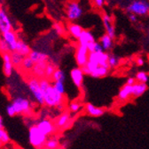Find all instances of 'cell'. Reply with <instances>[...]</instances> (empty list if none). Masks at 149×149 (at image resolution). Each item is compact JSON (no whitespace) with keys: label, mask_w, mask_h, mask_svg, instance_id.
Wrapping results in <instances>:
<instances>
[{"label":"cell","mask_w":149,"mask_h":149,"mask_svg":"<svg viewBox=\"0 0 149 149\" xmlns=\"http://www.w3.org/2000/svg\"><path fill=\"white\" fill-rule=\"evenodd\" d=\"M41 88L44 92L45 105L48 107H57L60 110L63 108V95L56 90L52 84L46 78L39 80Z\"/></svg>","instance_id":"6da1fadb"},{"label":"cell","mask_w":149,"mask_h":149,"mask_svg":"<svg viewBox=\"0 0 149 149\" xmlns=\"http://www.w3.org/2000/svg\"><path fill=\"white\" fill-rule=\"evenodd\" d=\"M31 111L32 108L30 102L24 97H16L6 106V114L10 117L17 114H29L31 113Z\"/></svg>","instance_id":"7a4b0ae2"},{"label":"cell","mask_w":149,"mask_h":149,"mask_svg":"<svg viewBox=\"0 0 149 149\" xmlns=\"http://www.w3.org/2000/svg\"><path fill=\"white\" fill-rule=\"evenodd\" d=\"M47 140V136L36 125L31 126L29 129V141L35 148L44 147Z\"/></svg>","instance_id":"3957f363"},{"label":"cell","mask_w":149,"mask_h":149,"mask_svg":"<svg viewBox=\"0 0 149 149\" xmlns=\"http://www.w3.org/2000/svg\"><path fill=\"white\" fill-rule=\"evenodd\" d=\"M28 88L30 90V92L32 93V95H33L34 98L36 99V103L40 105H45L44 92L41 88L40 81H39L38 78H36V77L30 78L28 81Z\"/></svg>","instance_id":"277c9868"},{"label":"cell","mask_w":149,"mask_h":149,"mask_svg":"<svg viewBox=\"0 0 149 149\" xmlns=\"http://www.w3.org/2000/svg\"><path fill=\"white\" fill-rule=\"evenodd\" d=\"M66 13L68 20H70L71 22H76L83 16L84 9L77 1L72 0V1L68 2V4L67 5Z\"/></svg>","instance_id":"5b68a950"},{"label":"cell","mask_w":149,"mask_h":149,"mask_svg":"<svg viewBox=\"0 0 149 149\" xmlns=\"http://www.w3.org/2000/svg\"><path fill=\"white\" fill-rule=\"evenodd\" d=\"M127 12L138 16H144L149 13V3L146 0H135L127 6Z\"/></svg>","instance_id":"8992f818"},{"label":"cell","mask_w":149,"mask_h":149,"mask_svg":"<svg viewBox=\"0 0 149 149\" xmlns=\"http://www.w3.org/2000/svg\"><path fill=\"white\" fill-rule=\"evenodd\" d=\"M108 59V54L104 52H91L89 53V58L88 61L96 64L100 66H107L109 67L107 64Z\"/></svg>","instance_id":"52a82bcc"},{"label":"cell","mask_w":149,"mask_h":149,"mask_svg":"<svg viewBox=\"0 0 149 149\" xmlns=\"http://www.w3.org/2000/svg\"><path fill=\"white\" fill-rule=\"evenodd\" d=\"M89 53L90 52L86 46L79 44V46L77 48L76 54H74L77 64L79 67H83L86 64V63L88 62V58H89Z\"/></svg>","instance_id":"ba28073f"},{"label":"cell","mask_w":149,"mask_h":149,"mask_svg":"<svg viewBox=\"0 0 149 149\" xmlns=\"http://www.w3.org/2000/svg\"><path fill=\"white\" fill-rule=\"evenodd\" d=\"M13 30V24L7 12L0 7V33Z\"/></svg>","instance_id":"9c48e42d"},{"label":"cell","mask_w":149,"mask_h":149,"mask_svg":"<svg viewBox=\"0 0 149 149\" xmlns=\"http://www.w3.org/2000/svg\"><path fill=\"white\" fill-rule=\"evenodd\" d=\"M70 78L74 85L77 88H82L84 84V72L82 69V67H77L74 68L70 71Z\"/></svg>","instance_id":"30bf717a"},{"label":"cell","mask_w":149,"mask_h":149,"mask_svg":"<svg viewBox=\"0 0 149 149\" xmlns=\"http://www.w3.org/2000/svg\"><path fill=\"white\" fill-rule=\"evenodd\" d=\"M36 126L38 127L47 137L52 135L55 131V125L48 119H43L39 121L36 123Z\"/></svg>","instance_id":"8fae6325"},{"label":"cell","mask_w":149,"mask_h":149,"mask_svg":"<svg viewBox=\"0 0 149 149\" xmlns=\"http://www.w3.org/2000/svg\"><path fill=\"white\" fill-rule=\"evenodd\" d=\"M2 38L7 42V44L9 45L10 47V51L11 52H14L16 49V46H17V36L15 34V32L11 30L8 31H6L4 33H2Z\"/></svg>","instance_id":"7c38bea8"},{"label":"cell","mask_w":149,"mask_h":149,"mask_svg":"<svg viewBox=\"0 0 149 149\" xmlns=\"http://www.w3.org/2000/svg\"><path fill=\"white\" fill-rule=\"evenodd\" d=\"M102 23H103L106 33L108 34L110 37H112V38L114 39L116 37V29H115V26L113 24V21H112L109 14H107V13L103 14Z\"/></svg>","instance_id":"4fadbf2b"},{"label":"cell","mask_w":149,"mask_h":149,"mask_svg":"<svg viewBox=\"0 0 149 149\" xmlns=\"http://www.w3.org/2000/svg\"><path fill=\"white\" fill-rule=\"evenodd\" d=\"M3 61H4V66H3V70H4V73L6 77H10L13 71V64L12 62V58H11V54L9 53H4L3 54Z\"/></svg>","instance_id":"5bb4252c"},{"label":"cell","mask_w":149,"mask_h":149,"mask_svg":"<svg viewBox=\"0 0 149 149\" xmlns=\"http://www.w3.org/2000/svg\"><path fill=\"white\" fill-rule=\"evenodd\" d=\"M84 110H85L86 113L91 117H100L105 114V111L103 108L95 106L94 105H92L91 103H88L85 105Z\"/></svg>","instance_id":"9a60e30c"},{"label":"cell","mask_w":149,"mask_h":149,"mask_svg":"<svg viewBox=\"0 0 149 149\" xmlns=\"http://www.w3.org/2000/svg\"><path fill=\"white\" fill-rule=\"evenodd\" d=\"M47 63L46 62H38V63H36L32 71L33 74L36 77V78H44L45 77V68H46Z\"/></svg>","instance_id":"2e32d148"},{"label":"cell","mask_w":149,"mask_h":149,"mask_svg":"<svg viewBox=\"0 0 149 149\" xmlns=\"http://www.w3.org/2000/svg\"><path fill=\"white\" fill-rule=\"evenodd\" d=\"M147 90V85L144 82H135L134 85H132V97H139L142 95H144L146 91Z\"/></svg>","instance_id":"e0dca14e"},{"label":"cell","mask_w":149,"mask_h":149,"mask_svg":"<svg viewBox=\"0 0 149 149\" xmlns=\"http://www.w3.org/2000/svg\"><path fill=\"white\" fill-rule=\"evenodd\" d=\"M132 96V85H129L127 83L124 86H123L118 92V98L121 101H125Z\"/></svg>","instance_id":"ac0fdd59"},{"label":"cell","mask_w":149,"mask_h":149,"mask_svg":"<svg viewBox=\"0 0 149 149\" xmlns=\"http://www.w3.org/2000/svg\"><path fill=\"white\" fill-rule=\"evenodd\" d=\"M94 40H95V38H94V36H93V34L91 31L84 30L82 32L81 36L78 38V43L80 45H84L86 47L90 42H92Z\"/></svg>","instance_id":"d6986e66"},{"label":"cell","mask_w":149,"mask_h":149,"mask_svg":"<svg viewBox=\"0 0 149 149\" xmlns=\"http://www.w3.org/2000/svg\"><path fill=\"white\" fill-rule=\"evenodd\" d=\"M100 43L101 44V46H102V47H103L105 52L109 51V50L112 49V47H113V45H114L113 38L110 37L108 34L106 33V34L101 36V38L100 40Z\"/></svg>","instance_id":"ffe728a7"},{"label":"cell","mask_w":149,"mask_h":149,"mask_svg":"<svg viewBox=\"0 0 149 149\" xmlns=\"http://www.w3.org/2000/svg\"><path fill=\"white\" fill-rule=\"evenodd\" d=\"M29 57L36 63L38 62H47L48 60V55L45 53L37 51V50H33L29 53Z\"/></svg>","instance_id":"44dd1931"},{"label":"cell","mask_w":149,"mask_h":149,"mask_svg":"<svg viewBox=\"0 0 149 149\" xmlns=\"http://www.w3.org/2000/svg\"><path fill=\"white\" fill-rule=\"evenodd\" d=\"M109 70H110V68L107 67V66H98L94 71L91 73L90 76H91L93 78H96V79L103 78V77L107 75L108 72H109Z\"/></svg>","instance_id":"7402d4cb"},{"label":"cell","mask_w":149,"mask_h":149,"mask_svg":"<svg viewBox=\"0 0 149 149\" xmlns=\"http://www.w3.org/2000/svg\"><path fill=\"white\" fill-rule=\"evenodd\" d=\"M83 31H84V29L79 24L70 23L68 25V32L70 33V35L73 37V38H74V39L78 40V38L81 36Z\"/></svg>","instance_id":"603a6c76"},{"label":"cell","mask_w":149,"mask_h":149,"mask_svg":"<svg viewBox=\"0 0 149 149\" xmlns=\"http://www.w3.org/2000/svg\"><path fill=\"white\" fill-rule=\"evenodd\" d=\"M15 51L19 52L22 55H24V56H26V55L29 54V53L31 52V49H30L29 46L23 40H18Z\"/></svg>","instance_id":"cb8c5ba5"},{"label":"cell","mask_w":149,"mask_h":149,"mask_svg":"<svg viewBox=\"0 0 149 149\" xmlns=\"http://www.w3.org/2000/svg\"><path fill=\"white\" fill-rule=\"evenodd\" d=\"M70 121V115L68 113H64L62 114L61 115L59 116V118L56 121V123H55V126L58 127V128H64L66 125L68 124Z\"/></svg>","instance_id":"d4e9b609"},{"label":"cell","mask_w":149,"mask_h":149,"mask_svg":"<svg viewBox=\"0 0 149 149\" xmlns=\"http://www.w3.org/2000/svg\"><path fill=\"white\" fill-rule=\"evenodd\" d=\"M11 58H12V62L15 67H20V66H22L24 55H22L19 52L14 51V52H11Z\"/></svg>","instance_id":"484cf974"},{"label":"cell","mask_w":149,"mask_h":149,"mask_svg":"<svg viewBox=\"0 0 149 149\" xmlns=\"http://www.w3.org/2000/svg\"><path fill=\"white\" fill-rule=\"evenodd\" d=\"M120 64V58L115 54H108V59H107V64L110 69L116 68Z\"/></svg>","instance_id":"4316f807"},{"label":"cell","mask_w":149,"mask_h":149,"mask_svg":"<svg viewBox=\"0 0 149 149\" xmlns=\"http://www.w3.org/2000/svg\"><path fill=\"white\" fill-rule=\"evenodd\" d=\"M34 65H35V62L29 57V55H26V56H24L22 64V67L23 70H25V71H32Z\"/></svg>","instance_id":"83f0119b"},{"label":"cell","mask_w":149,"mask_h":149,"mask_svg":"<svg viewBox=\"0 0 149 149\" xmlns=\"http://www.w3.org/2000/svg\"><path fill=\"white\" fill-rule=\"evenodd\" d=\"M87 48L89 50V52H104V49L101 46V44L100 42H97L96 40L90 42L87 45Z\"/></svg>","instance_id":"f1b7e54d"},{"label":"cell","mask_w":149,"mask_h":149,"mask_svg":"<svg viewBox=\"0 0 149 149\" xmlns=\"http://www.w3.org/2000/svg\"><path fill=\"white\" fill-rule=\"evenodd\" d=\"M44 147L46 149H57L60 147V142L56 138H52L46 140Z\"/></svg>","instance_id":"f546056e"},{"label":"cell","mask_w":149,"mask_h":149,"mask_svg":"<svg viewBox=\"0 0 149 149\" xmlns=\"http://www.w3.org/2000/svg\"><path fill=\"white\" fill-rule=\"evenodd\" d=\"M53 88L57 90L60 94L61 95H65V92H66V88H65V81H54L52 83Z\"/></svg>","instance_id":"4dcf8cb0"},{"label":"cell","mask_w":149,"mask_h":149,"mask_svg":"<svg viewBox=\"0 0 149 149\" xmlns=\"http://www.w3.org/2000/svg\"><path fill=\"white\" fill-rule=\"evenodd\" d=\"M52 79L53 81H65V80H66V74H65V72L62 70L56 69L54 73L52 74Z\"/></svg>","instance_id":"1f68e13d"},{"label":"cell","mask_w":149,"mask_h":149,"mask_svg":"<svg viewBox=\"0 0 149 149\" xmlns=\"http://www.w3.org/2000/svg\"><path fill=\"white\" fill-rule=\"evenodd\" d=\"M0 142L3 145H7L10 142V137L3 127H0Z\"/></svg>","instance_id":"d6a6232c"},{"label":"cell","mask_w":149,"mask_h":149,"mask_svg":"<svg viewBox=\"0 0 149 149\" xmlns=\"http://www.w3.org/2000/svg\"><path fill=\"white\" fill-rule=\"evenodd\" d=\"M136 81L139 82H144L146 83L149 80V77L147 75V73L145 71H138L136 74V77H135Z\"/></svg>","instance_id":"836d02e7"},{"label":"cell","mask_w":149,"mask_h":149,"mask_svg":"<svg viewBox=\"0 0 149 149\" xmlns=\"http://www.w3.org/2000/svg\"><path fill=\"white\" fill-rule=\"evenodd\" d=\"M70 113H73V114H77L78 112L82 109V105L79 103V102H73L69 105V107H68Z\"/></svg>","instance_id":"e575fe53"},{"label":"cell","mask_w":149,"mask_h":149,"mask_svg":"<svg viewBox=\"0 0 149 149\" xmlns=\"http://www.w3.org/2000/svg\"><path fill=\"white\" fill-rule=\"evenodd\" d=\"M56 68L53 64H47L46 65V68H45V76L47 78V79H50L52 77V74L54 73Z\"/></svg>","instance_id":"d590c367"},{"label":"cell","mask_w":149,"mask_h":149,"mask_svg":"<svg viewBox=\"0 0 149 149\" xmlns=\"http://www.w3.org/2000/svg\"><path fill=\"white\" fill-rule=\"evenodd\" d=\"M0 52H1L2 54L11 52L9 45L7 44V42L3 38H0Z\"/></svg>","instance_id":"8d00e7d4"},{"label":"cell","mask_w":149,"mask_h":149,"mask_svg":"<svg viewBox=\"0 0 149 149\" xmlns=\"http://www.w3.org/2000/svg\"><path fill=\"white\" fill-rule=\"evenodd\" d=\"M93 4L98 8H101L104 4H105V0H93Z\"/></svg>","instance_id":"74e56055"},{"label":"cell","mask_w":149,"mask_h":149,"mask_svg":"<svg viewBox=\"0 0 149 149\" xmlns=\"http://www.w3.org/2000/svg\"><path fill=\"white\" fill-rule=\"evenodd\" d=\"M54 30L58 34H62V32H63V28L59 23H55L54 24Z\"/></svg>","instance_id":"f35d334b"},{"label":"cell","mask_w":149,"mask_h":149,"mask_svg":"<svg viewBox=\"0 0 149 149\" xmlns=\"http://www.w3.org/2000/svg\"><path fill=\"white\" fill-rule=\"evenodd\" d=\"M129 20L132 23H137L138 22V15H136L134 13H130L129 16Z\"/></svg>","instance_id":"ab89813d"},{"label":"cell","mask_w":149,"mask_h":149,"mask_svg":"<svg viewBox=\"0 0 149 149\" xmlns=\"http://www.w3.org/2000/svg\"><path fill=\"white\" fill-rule=\"evenodd\" d=\"M136 64L138 66H143L145 64V61H144V58L143 57H138L136 59Z\"/></svg>","instance_id":"60d3db41"},{"label":"cell","mask_w":149,"mask_h":149,"mask_svg":"<svg viewBox=\"0 0 149 149\" xmlns=\"http://www.w3.org/2000/svg\"><path fill=\"white\" fill-rule=\"evenodd\" d=\"M135 82H136V79L135 78H132V77H130V78H129L128 80H127V84H129V85H134L135 84Z\"/></svg>","instance_id":"b9f144b4"},{"label":"cell","mask_w":149,"mask_h":149,"mask_svg":"<svg viewBox=\"0 0 149 149\" xmlns=\"http://www.w3.org/2000/svg\"><path fill=\"white\" fill-rule=\"evenodd\" d=\"M0 127H3V119L0 116Z\"/></svg>","instance_id":"7bdbcfd3"},{"label":"cell","mask_w":149,"mask_h":149,"mask_svg":"<svg viewBox=\"0 0 149 149\" xmlns=\"http://www.w3.org/2000/svg\"><path fill=\"white\" fill-rule=\"evenodd\" d=\"M2 145H3V144H2L1 142H0V147H2Z\"/></svg>","instance_id":"ee69618b"},{"label":"cell","mask_w":149,"mask_h":149,"mask_svg":"<svg viewBox=\"0 0 149 149\" xmlns=\"http://www.w3.org/2000/svg\"><path fill=\"white\" fill-rule=\"evenodd\" d=\"M148 35H149V32H148Z\"/></svg>","instance_id":"f6af8a7d"}]
</instances>
